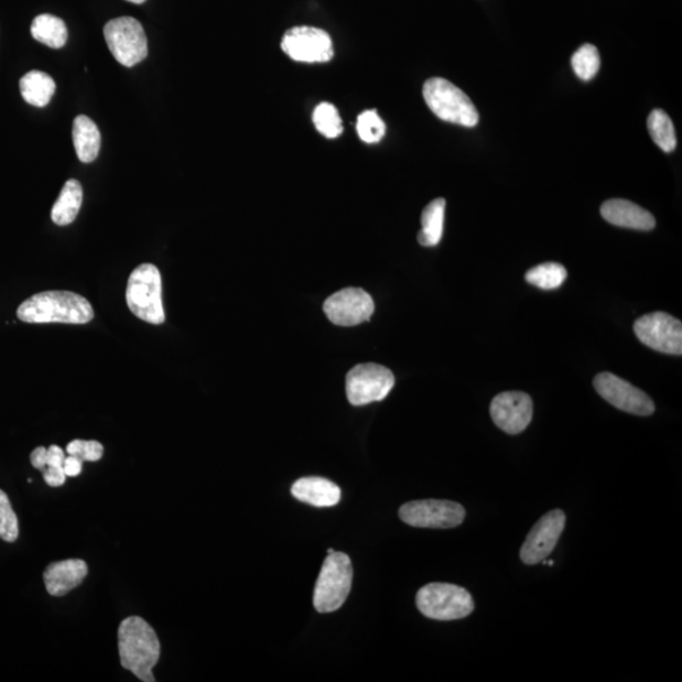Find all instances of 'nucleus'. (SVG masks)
I'll return each instance as SVG.
<instances>
[{
    "instance_id": "393cba45",
    "label": "nucleus",
    "mask_w": 682,
    "mask_h": 682,
    "mask_svg": "<svg viewBox=\"0 0 682 682\" xmlns=\"http://www.w3.org/2000/svg\"><path fill=\"white\" fill-rule=\"evenodd\" d=\"M647 128L652 137V140L663 152L675 151L678 140L675 128L672 120L661 109H654L647 119Z\"/></svg>"
},
{
    "instance_id": "4be33fe9",
    "label": "nucleus",
    "mask_w": 682,
    "mask_h": 682,
    "mask_svg": "<svg viewBox=\"0 0 682 682\" xmlns=\"http://www.w3.org/2000/svg\"><path fill=\"white\" fill-rule=\"evenodd\" d=\"M22 97L30 106L43 108L48 106L56 91V83L42 72L25 74L20 82Z\"/></svg>"
},
{
    "instance_id": "412c9836",
    "label": "nucleus",
    "mask_w": 682,
    "mask_h": 682,
    "mask_svg": "<svg viewBox=\"0 0 682 682\" xmlns=\"http://www.w3.org/2000/svg\"><path fill=\"white\" fill-rule=\"evenodd\" d=\"M83 204V186L77 180H68L59 194L57 202L52 207V221L59 227L72 224L80 212Z\"/></svg>"
},
{
    "instance_id": "f8f14e48",
    "label": "nucleus",
    "mask_w": 682,
    "mask_h": 682,
    "mask_svg": "<svg viewBox=\"0 0 682 682\" xmlns=\"http://www.w3.org/2000/svg\"><path fill=\"white\" fill-rule=\"evenodd\" d=\"M593 385L604 400L620 411L637 416H651L654 412V403L649 394L616 375L603 372L594 378Z\"/></svg>"
},
{
    "instance_id": "f03ea898",
    "label": "nucleus",
    "mask_w": 682,
    "mask_h": 682,
    "mask_svg": "<svg viewBox=\"0 0 682 682\" xmlns=\"http://www.w3.org/2000/svg\"><path fill=\"white\" fill-rule=\"evenodd\" d=\"M120 663L144 682H154L153 668L161 654L154 629L141 617H128L118 629Z\"/></svg>"
},
{
    "instance_id": "bb28decb",
    "label": "nucleus",
    "mask_w": 682,
    "mask_h": 682,
    "mask_svg": "<svg viewBox=\"0 0 682 682\" xmlns=\"http://www.w3.org/2000/svg\"><path fill=\"white\" fill-rule=\"evenodd\" d=\"M573 71L580 79L592 80L598 74L600 67V56L597 47L586 43L575 52L572 57Z\"/></svg>"
},
{
    "instance_id": "7c9ffc66",
    "label": "nucleus",
    "mask_w": 682,
    "mask_h": 682,
    "mask_svg": "<svg viewBox=\"0 0 682 682\" xmlns=\"http://www.w3.org/2000/svg\"><path fill=\"white\" fill-rule=\"evenodd\" d=\"M67 455L79 457L82 462H98L102 457L104 447L99 442L74 440L66 447Z\"/></svg>"
},
{
    "instance_id": "6e6552de",
    "label": "nucleus",
    "mask_w": 682,
    "mask_h": 682,
    "mask_svg": "<svg viewBox=\"0 0 682 682\" xmlns=\"http://www.w3.org/2000/svg\"><path fill=\"white\" fill-rule=\"evenodd\" d=\"M404 523L419 529H454L465 520V509L452 500H413L400 508Z\"/></svg>"
},
{
    "instance_id": "2eb2a0df",
    "label": "nucleus",
    "mask_w": 682,
    "mask_h": 682,
    "mask_svg": "<svg viewBox=\"0 0 682 682\" xmlns=\"http://www.w3.org/2000/svg\"><path fill=\"white\" fill-rule=\"evenodd\" d=\"M490 416L505 433L521 434L529 427L533 416L532 399L523 392L500 393L490 403Z\"/></svg>"
},
{
    "instance_id": "0eeeda50",
    "label": "nucleus",
    "mask_w": 682,
    "mask_h": 682,
    "mask_svg": "<svg viewBox=\"0 0 682 682\" xmlns=\"http://www.w3.org/2000/svg\"><path fill=\"white\" fill-rule=\"evenodd\" d=\"M104 39L120 65L133 67L149 55V41L142 24L132 17H119L104 28Z\"/></svg>"
},
{
    "instance_id": "c756f323",
    "label": "nucleus",
    "mask_w": 682,
    "mask_h": 682,
    "mask_svg": "<svg viewBox=\"0 0 682 682\" xmlns=\"http://www.w3.org/2000/svg\"><path fill=\"white\" fill-rule=\"evenodd\" d=\"M19 520L13 511L10 498L0 489V539L14 542L19 539Z\"/></svg>"
},
{
    "instance_id": "2f4dec72",
    "label": "nucleus",
    "mask_w": 682,
    "mask_h": 682,
    "mask_svg": "<svg viewBox=\"0 0 682 682\" xmlns=\"http://www.w3.org/2000/svg\"><path fill=\"white\" fill-rule=\"evenodd\" d=\"M64 472L66 474V477L80 476V473L83 472V462L79 459V457H75L72 455L66 456L64 462Z\"/></svg>"
},
{
    "instance_id": "aec40b11",
    "label": "nucleus",
    "mask_w": 682,
    "mask_h": 682,
    "mask_svg": "<svg viewBox=\"0 0 682 682\" xmlns=\"http://www.w3.org/2000/svg\"><path fill=\"white\" fill-rule=\"evenodd\" d=\"M73 140L77 158L84 163L97 160L101 136L97 125L89 117L79 116L74 120Z\"/></svg>"
},
{
    "instance_id": "7ed1b4c3",
    "label": "nucleus",
    "mask_w": 682,
    "mask_h": 682,
    "mask_svg": "<svg viewBox=\"0 0 682 682\" xmlns=\"http://www.w3.org/2000/svg\"><path fill=\"white\" fill-rule=\"evenodd\" d=\"M126 299L129 310L141 321L153 325L165 323L162 304V280L158 267L144 263L129 275Z\"/></svg>"
},
{
    "instance_id": "f3484780",
    "label": "nucleus",
    "mask_w": 682,
    "mask_h": 682,
    "mask_svg": "<svg viewBox=\"0 0 682 682\" xmlns=\"http://www.w3.org/2000/svg\"><path fill=\"white\" fill-rule=\"evenodd\" d=\"M600 214L604 220L620 228L647 231L656 227L654 217L650 212L645 210L640 205L621 201V198H611L604 203Z\"/></svg>"
},
{
    "instance_id": "9d476101",
    "label": "nucleus",
    "mask_w": 682,
    "mask_h": 682,
    "mask_svg": "<svg viewBox=\"0 0 682 682\" xmlns=\"http://www.w3.org/2000/svg\"><path fill=\"white\" fill-rule=\"evenodd\" d=\"M635 334L647 347L671 356L682 354V324L667 313L645 315L635 323Z\"/></svg>"
},
{
    "instance_id": "423d86ee",
    "label": "nucleus",
    "mask_w": 682,
    "mask_h": 682,
    "mask_svg": "<svg viewBox=\"0 0 682 682\" xmlns=\"http://www.w3.org/2000/svg\"><path fill=\"white\" fill-rule=\"evenodd\" d=\"M416 606L425 617L435 620H456L468 617L474 600L468 591L454 584L433 583L422 586Z\"/></svg>"
},
{
    "instance_id": "6ab92c4d",
    "label": "nucleus",
    "mask_w": 682,
    "mask_h": 682,
    "mask_svg": "<svg viewBox=\"0 0 682 682\" xmlns=\"http://www.w3.org/2000/svg\"><path fill=\"white\" fill-rule=\"evenodd\" d=\"M66 454L62 447L51 445L48 448L40 446L31 454L33 468L42 472L43 480L50 487H62L66 481L64 462Z\"/></svg>"
},
{
    "instance_id": "4468645a",
    "label": "nucleus",
    "mask_w": 682,
    "mask_h": 682,
    "mask_svg": "<svg viewBox=\"0 0 682 682\" xmlns=\"http://www.w3.org/2000/svg\"><path fill=\"white\" fill-rule=\"evenodd\" d=\"M324 311L335 325L356 326L374 315L375 301L365 290L344 289L325 301Z\"/></svg>"
},
{
    "instance_id": "20e7f679",
    "label": "nucleus",
    "mask_w": 682,
    "mask_h": 682,
    "mask_svg": "<svg viewBox=\"0 0 682 682\" xmlns=\"http://www.w3.org/2000/svg\"><path fill=\"white\" fill-rule=\"evenodd\" d=\"M424 98L430 110L445 122L468 128L479 122L478 110L468 95L442 77L425 83Z\"/></svg>"
},
{
    "instance_id": "b1692460",
    "label": "nucleus",
    "mask_w": 682,
    "mask_h": 682,
    "mask_svg": "<svg viewBox=\"0 0 682 682\" xmlns=\"http://www.w3.org/2000/svg\"><path fill=\"white\" fill-rule=\"evenodd\" d=\"M32 37L51 48H63L67 42V28L62 19L52 14H41L31 25Z\"/></svg>"
},
{
    "instance_id": "c85d7f7f",
    "label": "nucleus",
    "mask_w": 682,
    "mask_h": 682,
    "mask_svg": "<svg viewBox=\"0 0 682 682\" xmlns=\"http://www.w3.org/2000/svg\"><path fill=\"white\" fill-rule=\"evenodd\" d=\"M357 131L366 143H378L386 134V125L376 110H367L358 118Z\"/></svg>"
},
{
    "instance_id": "cd10ccee",
    "label": "nucleus",
    "mask_w": 682,
    "mask_h": 682,
    "mask_svg": "<svg viewBox=\"0 0 682 682\" xmlns=\"http://www.w3.org/2000/svg\"><path fill=\"white\" fill-rule=\"evenodd\" d=\"M314 125L326 138H336L343 133L339 111L329 102H322L314 111Z\"/></svg>"
},
{
    "instance_id": "473e14b6",
    "label": "nucleus",
    "mask_w": 682,
    "mask_h": 682,
    "mask_svg": "<svg viewBox=\"0 0 682 682\" xmlns=\"http://www.w3.org/2000/svg\"><path fill=\"white\" fill-rule=\"evenodd\" d=\"M127 2H131L133 4H143L145 0H127Z\"/></svg>"
},
{
    "instance_id": "f257e3e1",
    "label": "nucleus",
    "mask_w": 682,
    "mask_h": 682,
    "mask_svg": "<svg viewBox=\"0 0 682 682\" xmlns=\"http://www.w3.org/2000/svg\"><path fill=\"white\" fill-rule=\"evenodd\" d=\"M23 323L29 324H88L94 308L88 300L71 291H46L23 302L17 311Z\"/></svg>"
},
{
    "instance_id": "9b49d317",
    "label": "nucleus",
    "mask_w": 682,
    "mask_h": 682,
    "mask_svg": "<svg viewBox=\"0 0 682 682\" xmlns=\"http://www.w3.org/2000/svg\"><path fill=\"white\" fill-rule=\"evenodd\" d=\"M281 47L284 54L299 63H327L334 56L329 33L321 29L295 28L284 33Z\"/></svg>"
},
{
    "instance_id": "a211bd4d",
    "label": "nucleus",
    "mask_w": 682,
    "mask_h": 682,
    "mask_svg": "<svg viewBox=\"0 0 682 682\" xmlns=\"http://www.w3.org/2000/svg\"><path fill=\"white\" fill-rule=\"evenodd\" d=\"M291 494L301 502L314 507H333L340 502L342 490L335 483L321 477L301 478L293 483Z\"/></svg>"
},
{
    "instance_id": "39448f33",
    "label": "nucleus",
    "mask_w": 682,
    "mask_h": 682,
    "mask_svg": "<svg viewBox=\"0 0 682 682\" xmlns=\"http://www.w3.org/2000/svg\"><path fill=\"white\" fill-rule=\"evenodd\" d=\"M353 584V565L343 552H333L324 561L315 585L314 607L318 613H332L343 607Z\"/></svg>"
},
{
    "instance_id": "a878e982",
    "label": "nucleus",
    "mask_w": 682,
    "mask_h": 682,
    "mask_svg": "<svg viewBox=\"0 0 682 682\" xmlns=\"http://www.w3.org/2000/svg\"><path fill=\"white\" fill-rule=\"evenodd\" d=\"M567 279V271L563 264L550 262L533 267L526 273V281L541 290H556Z\"/></svg>"
},
{
    "instance_id": "5701e85b",
    "label": "nucleus",
    "mask_w": 682,
    "mask_h": 682,
    "mask_svg": "<svg viewBox=\"0 0 682 682\" xmlns=\"http://www.w3.org/2000/svg\"><path fill=\"white\" fill-rule=\"evenodd\" d=\"M445 198H436L422 212V229L419 232V243L424 247H435L440 243L444 232Z\"/></svg>"
},
{
    "instance_id": "ddd939ff",
    "label": "nucleus",
    "mask_w": 682,
    "mask_h": 682,
    "mask_svg": "<svg viewBox=\"0 0 682 682\" xmlns=\"http://www.w3.org/2000/svg\"><path fill=\"white\" fill-rule=\"evenodd\" d=\"M566 516L561 509H554L541 517L526 538L521 549V560L526 565H537L546 560L554 551L564 532Z\"/></svg>"
},
{
    "instance_id": "72a5a7b5",
    "label": "nucleus",
    "mask_w": 682,
    "mask_h": 682,
    "mask_svg": "<svg viewBox=\"0 0 682 682\" xmlns=\"http://www.w3.org/2000/svg\"><path fill=\"white\" fill-rule=\"evenodd\" d=\"M333 552H335V550L333 549L327 550V554H333Z\"/></svg>"
},
{
    "instance_id": "dca6fc26",
    "label": "nucleus",
    "mask_w": 682,
    "mask_h": 682,
    "mask_svg": "<svg viewBox=\"0 0 682 682\" xmlns=\"http://www.w3.org/2000/svg\"><path fill=\"white\" fill-rule=\"evenodd\" d=\"M86 575H88V564L80 559H71L50 564L43 573V581L52 597H63L77 588Z\"/></svg>"
},
{
    "instance_id": "1a4fd4ad",
    "label": "nucleus",
    "mask_w": 682,
    "mask_h": 682,
    "mask_svg": "<svg viewBox=\"0 0 682 682\" xmlns=\"http://www.w3.org/2000/svg\"><path fill=\"white\" fill-rule=\"evenodd\" d=\"M393 387L391 370L375 362L356 366L347 376V396L353 405L383 401Z\"/></svg>"
}]
</instances>
